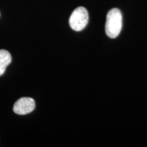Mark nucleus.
I'll use <instances>...</instances> for the list:
<instances>
[{
	"mask_svg": "<svg viewBox=\"0 0 147 147\" xmlns=\"http://www.w3.org/2000/svg\"><path fill=\"white\" fill-rule=\"evenodd\" d=\"M123 26V16L118 8H113L106 16V34L110 38H115L121 33Z\"/></svg>",
	"mask_w": 147,
	"mask_h": 147,
	"instance_id": "f257e3e1",
	"label": "nucleus"
},
{
	"mask_svg": "<svg viewBox=\"0 0 147 147\" xmlns=\"http://www.w3.org/2000/svg\"><path fill=\"white\" fill-rule=\"evenodd\" d=\"M89 22V14L84 7H78L71 13L69 19V26L73 30L80 32L85 28Z\"/></svg>",
	"mask_w": 147,
	"mask_h": 147,
	"instance_id": "f03ea898",
	"label": "nucleus"
},
{
	"mask_svg": "<svg viewBox=\"0 0 147 147\" xmlns=\"http://www.w3.org/2000/svg\"><path fill=\"white\" fill-rule=\"evenodd\" d=\"M36 104L31 97H22L14 104L13 111L19 115H25L32 113L34 110Z\"/></svg>",
	"mask_w": 147,
	"mask_h": 147,
	"instance_id": "7ed1b4c3",
	"label": "nucleus"
},
{
	"mask_svg": "<svg viewBox=\"0 0 147 147\" xmlns=\"http://www.w3.org/2000/svg\"><path fill=\"white\" fill-rule=\"evenodd\" d=\"M12 57L10 53L5 50H0V76L5 72L6 67L11 63Z\"/></svg>",
	"mask_w": 147,
	"mask_h": 147,
	"instance_id": "20e7f679",
	"label": "nucleus"
}]
</instances>
